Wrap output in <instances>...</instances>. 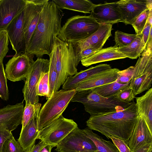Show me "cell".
<instances>
[{"label":"cell","mask_w":152,"mask_h":152,"mask_svg":"<svg viewBox=\"0 0 152 152\" xmlns=\"http://www.w3.org/2000/svg\"><path fill=\"white\" fill-rule=\"evenodd\" d=\"M62 11L53 1L48 0L42 10L36 28L30 40L26 53L41 58L49 56L52 51L55 37L58 35L62 26Z\"/></svg>","instance_id":"1"},{"label":"cell","mask_w":152,"mask_h":152,"mask_svg":"<svg viewBox=\"0 0 152 152\" xmlns=\"http://www.w3.org/2000/svg\"><path fill=\"white\" fill-rule=\"evenodd\" d=\"M138 115L136 103L133 101L123 110L91 116L86 124L90 129L100 132L108 139L114 137L127 142Z\"/></svg>","instance_id":"2"},{"label":"cell","mask_w":152,"mask_h":152,"mask_svg":"<svg viewBox=\"0 0 152 152\" xmlns=\"http://www.w3.org/2000/svg\"><path fill=\"white\" fill-rule=\"evenodd\" d=\"M70 102L83 104L85 111L91 116L121 111L132 103L118 100L113 96L104 97L91 89L77 91Z\"/></svg>","instance_id":"3"},{"label":"cell","mask_w":152,"mask_h":152,"mask_svg":"<svg viewBox=\"0 0 152 152\" xmlns=\"http://www.w3.org/2000/svg\"><path fill=\"white\" fill-rule=\"evenodd\" d=\"M51 53L53 55L57 74L56 91H58L69 76L77 72L78 65L72 43L63 41L57 37Z\"/></svg>","instance_id":"4"},{"label":"cell","mask_w":152,"mask_h":152,"mask_svg":"<svg viewBox=\"0 0 152 152\" xmlns=\"http://www.w3.org/2000/svg\"><path fill=\"white\" fill-rule=\"evenodd\" d=\"M100 24L91 15H77L69 18L62 27L57 37L72 43L84 39L94 33Z\"/></svg>","instance_id":"5"},{"label":"cell","mask_w":152,"mask_h":152,"mask_svg":"<svg viewBox=\"0 0 152 152\" xmlns=\"http://www.w3.org/2000/svg\"><path fill=\"white\" fill-rule=\"evenodd\" d=\"M76 92L75 89H62L53 93L39 111L37 120L39 131L62 115Z\"/></svg>","instance_id":"6"},{"label":"cell","mask_w":152,"mask_h":152,"mask_svg":"<svg viewBox=\"0 0 152 152\" xmlns=\"http://www.w3.org/2000/svg\"><path fill=\"white\" fill-rule=\"evenodd\" d=\"M134 66L129 88L135 96L151 87L152 83V50H144Z\"/></svg>","instance_id":"7"},{"label":"cell","mask_w":152,"mask_h":152,"mask_svg":"<svg viewBox=\"0 0 152 152\" xmlns=\"http://www.w3.org/2000/svg\"><path fill=\"white\" fill-rule=\"evenodd\" d=\"M78 128L77 124L73 120L66 118L62 115L39 131L37 139L55 147L73 130Z\"/></svg>","instance_id":"8"},{"label":"cell","mask_w":152,"mask_h":152,"mask_svg":"<svg viewBox=\"0 0 152 152\" xmlns=\"http://www.w3.org/2000/svg\"><path fill=\"white\" fill-rule=\"evenodd\" d=\"M49 64V60L41 58H37L32 64L22 89L26 104L38 103L37 86L42 75L48 72Z\"/></svg>","instance_id":"9"},{"label":"cell","mask_w":152,"mask_h":152,"mask_svg":"<svg viewBox=\"0 0 152 152\" xmlns=\"http://www.w3.org/2000/svg\"><path fill=\"white\" fill-rule=\"evenodd\" d=\"M57 152H96L93 141L83 129L76 128L68 134L56 146Z\"/></svg>","instance_id":"10"},{"label":"cell","mask_w":152,"mask_h":152,"mask_svg":"<svg viewBox=\"0 0 152 152\" xmlns=\"http://www.w3.org/2000/svg\"><path fill=\"white\" fill-rule=\"evenodd\" d=\"M34 56L23 53L14 56L6 64L4 71L7 78L12 82L26 79L34 61Z\"/></svg>","instance_id":"11"},{"label":"cell","mask_w":152,"mask_h":152,"mask_svg":"<svg viewBox=\"0 0 152 152\" xmlns=\"http://www.w3.org/2000/svg\"><path fill=\"white\" fill-rule=\"evenodd\" d=\"M48 0H26L25 8L23 29L25 53L39 20L40 14Z\"/></svg>","instance_id":"12"},{"label":"cell","mask_w":152,"mask_h":152,"mask_svg":"<svg viewBox=\"0 0 152 152\" xmlns=\"http://www.w3.org/2000/svg\"><path fill=\"white\" fill-rule=\"evenodd\" d=\"M115 6L121 18V22L131 24L134 20L147 9H152V1L123 0L115 2Z\"/></svg>","instance_id":"13"},{"label":"cell","mask_w":152,"mask_h":152,"mask_svg":"<svg viewBox=\"0 0 152 152\" xmlns=\"http://www.w3.org/2000/svg\"><path fill=\"white\" fill-rule=\"evenodd\" d=\"M113 25L100 23L98 29L87 38L72 43L76 53L88 48H93L99 50L102 48L107 40L112 36Z\"/></svg>","instance_id":"14"},{"label":"cell","mask_w":152,"mask_h":152,"mask_svg":"<svg viewBox=\"0 0 152 152\" xmlns=\"http://www.w3.org/2000/svg\"><path fill=\"white\" fill-rule=\"evenodd\" d=\"M25 8L12 21L6 30L12 49L15 52V55L25 53L23 29Z\"/></svg>","instance_id":"15"},{"label":"cell","mask_w":152,"mask_h":152,"mask_svg":"<svg viewBox=\"0 0 152 152\" xmlns=\"http://www.w3.org/2000/svg\"><path fill=\"white\" fill-rule=\"evenodd\" d=\"M24 107L23 102L0 109V129L12 131L17 128L22 123Z\"/></svg>","instance_id":"16"},{"label":"cell","mask_w":152,"mask_h":152,"mask_svg":"<svg viewBox=\"0 0 152 152\" xmlns=\"http://www.w3.org/2000/svg\"><path fill=\"white\" fill-rule=\"evenodd\" d=\"M26 0H1L0 32L6 30L12 21L25 8Z\"/></svg>","instance_id":"17"},{"label":"cell","mask_w":152,"mask_h":152,"mask_svg":"<svg viewBox=\"0 0 152 152\" xmlns=\"http://www.w3.org/2000/svg\"><path fill=\"white\" fill-rule=\"evenodd\" d=\"M128 142L132 152H135L145 144L152 143V133L142 116L138 115L132 134Z\"/></svg>","instance_id":"18"},{"label":"cell","mask_w":152,"mask_h":152,"mask_svg":"<svg viewBox=\"0 0 152 152\" xmlns=\"http://www.w3.org/2000/svg\"><path fill=\"white\" fill-rule=\"evenodd\" d=\"M99 23L113 24L121 22V18L115 2L95 4L91 15Z\"/></svg>","instance_id":"19"},{"label":"cell","mask_w":152,"mask_h":152,"mask_svg":"<svg viewBox=\"0 0 152 152\" xmlns=\"http://www.w3.org/2000/svg\"><path fill=\"white\" fill-rule=\"evenodd\" d=\"M120 70L116 68H111L97 74L78 84L74 89L77 91L90 89L114 82Z\"/></svg>","instance_id":"20"},{"label":"cell","mask_w":152,"mask_h":152,"mask_svg":"<svg viewBox=\"0 0 152 152\" xmlns=\"http://www.w3.org/2000/svg\"><path fill=\"white\" fill-rule=\"evenodd\" d=\"M118 47L115 45L113 46L102 48L83 59L81 61V64L83 66L88 67L100 62L126 58L118 50Z\"/></svg>","instance_id":"21"},{"label":"cell","mask_w":152,"mask_h":152,"mask_svg":"<svg viewBox=\"0 0 152 152\" xmlns=\"http://www.w3.org/2000/svg\"><path fill=\"white\" fill-rule=\"evenodd\" d=\"M112 68L110 65L107 64H101L88 69L81 70L73 76L68 77L62 85L64 90L74 89L79 83L92 76Z\"/></svg>","instance_id":"22"},{"label":"cell","mask_w":152,"mask_h":152,"mask_svg":"<svg viewBox=\"0 0 152 152\" xmlns=\"http://www.w3.org/2000/svg\"><path fill=\"white\" fill-rule=\"evenodd\" d=\"M38 115L34 116L28 123L21 129L18 141L26 152L35 144L39 131L37 128Z\"/></svg>","instance_id":"23"},{"label":"cell","mask_w":152,"mask_h":152,"mask_svg":"<svg viewBox=\"0 0 152 152\" xmlns=\"http://www.w3.org/2000/svg\"><path fill=\"white\" fill-rule=\"evenodd\" d=\"M135 98L138 115L143 118L152 133V88L142 96Z\"/></svg>","instance_id":"24"},{"label":"cell","mask_w":152,"mask_h":152,"mask_svg":"<svg viewBox=\"0 0 152 152\" xmlns=\"http://www.w3.org/2000/svg\"><path fill=\"white\" fill-rule=\"evenodd\" d=\"M60 9L90 13L95 4L88 0H53Z\"/></svg>","instance_id":"25"},{"label":"cell","mask_w":152,"mask_h":152,"mask_svg":"<svg viewBox=\"0 0 152 152\" xmlns=\"http://www.w3.org/2000/svg\"><path fill=\"white\" fill-rule=\"evenodd\" d=\"M146 45L142 39V34L137 35L136 38L131 43L122 47H118L117 50L126 58L137 59L144 50Z\"/></svg>","instance_id":"26"},{"label":"cell","mask_w":152,"mask_h":152,"mask_svg":"<svg viewBox=\"0 0 152 152\" xmlns=\"http://www.w3.org/2000/svg\"><path fill=\"white\" fill-rule=\"evenodd\" d=\"M83 130L87 137L94 142L96 148V152H119L112 142L103 139L88 127L86 128Z\"/></svg>","instance_id":"27"},{"label":"cell","mask_w":152,"mask_h":152,"mask_svg":"<svg viewBox=\"0 0 152 152\" xmlns=\"http://www.w3.org/2000/svg\"><path fill=\"white\" fill-rule=\"evenodd\" d=\"M130 81L121 84L115 81L91 89L101 96L105 98L112 96L118 93L129 88Z\"/></svg>","instance_id":"28"},{"label":"cell","mask_w":152,"mask_h":152,"mask_svg":"<svg viewBox=\"0 0 152 152\" xmlns=\"http://www.w3.org/2000/svg\"><path fill=\"white\" fill-rule=\"evenodd\" d=\"M42 104L38 103L35 104H26L24 107L22 119V128H24L35 115L39 116Z\"/></svg>","instance_id":"29"},{"label":"cell","mask_w":152,"mask_h":152,"mask_svg":"<svg viewBox=\"0 0 152 152\" xmlns=\"http://www.w3.org/2000/svg\"><path fill=\"white\" fill-rule=\"evenodd\" d=\"M49 56L50 57V64L48 72L50 97L53 93L56 91L57 74L53 56L51 53Z\"/></svg>","instance_id":"30"},{"label":"cell","mask_w":152,"mask_h":152,"mask_svg":"<svg viewBox=\"0 0 152 152\" xmlns=\"http://www.w3.org/2000/svg\"><path fill=\"white\" fill-rule=\"evenodd\" d=\"M137 35L123 32L118 30L115 33L114 39L115 45L118 47H122L131 43L136 38Z\"/></svg>","instance_id":"31"},{"label":"cell","mask_w":152,"mask_h":152,"mask_svg":"<svg viewBox=\"0 0 152 152\" xmlns=\"http://www.w3.org/2000/svg\"><path fill=\"white\" fill-rule=\"evenodd\" d=\"M50 87L48 72L44 73L42 76L36 88V93L38 96H44L48 99L50 98Z\"/></svg>","instance_id":"32"},{"label":"cell","mask_w":152,"mask_h":152,"mask_svg":"<svg viewBox=\"0 0 152 152\" xmlns=\"http://www.w3.org/2000/svg\"><path fill=\"white\" fill-rule=\"evenodd\" d=\"M152 9H147L140 14L134 20L131 25L134 28L136 34H142L147 22L150 11Z\"/></svg>","instance_id":"33"},{"label":"cell","mask_w":152,"mask_h":152,"mask_svg":"<svg viewBox=\"0 0 152 152\" xmlns=\"http://www.w3.org/2000/svg\"><path fill=\"white\" fill-rule=\"evenodd\" d=\"M9 94L3 61L0 63V97L7 101L9 99Z\"/></svg>","instance_id":"34"},{"label":"cell","mask_w":152,"mask_h":152,"mask_svg":"<svg viewBox=\"0 0 152 152\" xmlns=\"http://www.w3.org/2000/svg\"><path fill=\"white\" fill-rule=\"evenodd\" d=\"M1 152H25L13 136L7 140L4 143Z\"/></svg>","instance_id":"35"},{"label":"cell","mask_w":152,"mask_h":152,"mask_svg":"<svg viewBox=\"0 0 152 152\" xmlns=\"http://www.w3.org/2000/svg\"><path fill=\"white\" fill-rule=\"evenodd\" d=\"M134 66H131L126 69L120 70L117 73L116 82L121 84L127 83L130 82L133 76Z\"/></svg>","instance_id":"36"},{"label":"cell","mask_w":152,"mask_h":152,"mask_svg":"<svg viewBox=\"0 0 152 152\" xmlns=\"http://www.w3.org/2000/svg\"><path fill=\"white\" fill-rule=\"evenodd\" d=\"M9 38L7 31L0 32V63L3 61L4 58L8 52Z\"/></svg>","instance_id":"37"},{"label":"cell","mask_w":152,"mask_h":152,"mask_svg":"<svg viewBox=\"0 0 152 152\" xmlns=\"http://www.w3.org/2000/svg\"><path fill=\"white\" fill-rule=\"evenodd\" d=\"M115 99L126 102H131L135 97L132 90L129 88L113 96Z\"/></svg>","instance_id":"38"},{"label":"cell","mask_w":152,"mask_h":152,"mask_svg":"<svg viewBox=\"0 0 152 152\" xmlns=\"http://www.w3.org/2000/svg\"><path fill=\"white\" fill-rule=\"evenodd\" d=\"M119 152H132L127 142L124 140L114 137H109Z\"/></svg>","instance_id":"39"},{"label":"cell","mask_w":152,"mask_h":152,"mask_svg":"<svg viewBox=\"0 0 152 152\" xmlns=\"http://www.w3.org/2000/svg\"><path fill=\"white\" fill-rule=\"evenodd\" d=\"M98 51L93 48H88L80 52L76 53V58L78 64L83 58L89 56Z\"/></svg>","instance_id":"40"},{"label":"cell","mask_w":152,"mask_h":152,"mask_svg":"<svg viewBox=\"0 0 152 152\" xmlns=\"http://www.w3.org/2000/svg\"><path fill=\"white\" fill-rule=\"evenodd\" d=\"M13 136L11 131L6 129H0V152L5 142Z\"/></svg>","instance_id":"41"},{"label":"cell","mask_w":152,"mask_h":152,"mask_svg":"<svg viewBox=\"0 0 152 152\" xmlns=\"http://www.w3.org/2000/svg\"><path fill=\"white\" fill-rule=\"evenodd\" d=\"M152 28V26L147 21L146 24L142 32L143 40L145 45L148 38L151 30Z\"/></svg>","instance_id":"42"},{"label":"cell","mask_w":152,"mask_h":152,"mask_svg":"<svg viewBox=\"0 0 152 152\" xmlns=\"http://www.w3.org/2000/svg\"><path fill=\"white\" fill-rule=\"evenodd\" d=\"M46 144L43 141L41 140L36 144H34L25 152H39Z\"/></svg>","instance_id":"43"},{"label":"cell","mask_w":152,"mask_h":152,"mask_svg":"<svg viewBox=\"0 0 152 152\" xmlns=\"http://www.w3.org/2000/svg\"><path fill=\"white\" fill-rule=\"evenodd\" d=\"M152 143L145 144L139 148L135 152H152Z\"/></svg>","instance_id":"44"},{"label":"cell","mask_w":152,"mask_h":152,"mask_svg":"<svg viewBox=\"0 0 152 152\" xmlns=\"http://www.w3.org/2000/svg\"><path fill=\"white\" fill-rule=\"evenodd\" d=\"M152 29L151 28L150 33V34L146 43L145 48L144 50H147L148 49L152 50Z\"/></svg>","instance_id":"45"},{"label":"cell","mask_w":152,"mask_h":152,"mask_svg":"<svg viewBox=\"0 0 152 152\" xmlns=\"http://www.w3.org/2000/svg\"><path fill=\"white\" fill-rule=\"evenodd\" d=\"M53 147H54L53 145L46 144L39 152H51V150Z\"/></svg>","instance_id":"46"},{"label":"cell","mask_w":152,"mask_h":152,"mask_svg":"<svg viewBox=\"0 0 152 152\" xmlns=\"http://www.w3.org/2000/svg\"><path fill=\"white\" fill-rule=\"evenodd\" d=\"M147 21L152 26V9L150 11Z\"/></svg>","instance_id":"47"},{"label":"cell","mask_w":152,"mask_h":152,"mask_svg":"<svg viewBox=\"0 0 152 152\" xmlns=\"http://www.w3.org/2000/svg\"><path fill=\"white\" fill-rule=\"evenodd\" d=\"M1 0H0V1Z\"/></svg>","instance_id":"48"}]
</instances>
